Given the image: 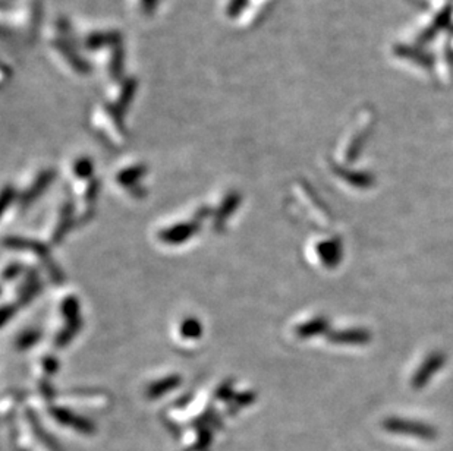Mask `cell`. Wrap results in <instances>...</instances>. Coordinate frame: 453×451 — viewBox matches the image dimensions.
Masks as SVG:
<instances>
[{"label":"cell","instance_id":"6da1fadb","mask_svg":"<svg viewBox=\"0 0 453 451\" xmlns=\"http://www.w3.org/2000/svg\"><path fill=\"white\" fill-rule=\"evenodd\" d=\"M56 319L58 322L62 321V324L56 327L54 343H56V346H65V343L77 334L75 331L80 326V305L75 296H62V299L58 302Z\"/></svg>","mask_w":453,"mask_h":451},{"label":"cell","instance_id":"7a4b0ae2","mask_svg":"<svg viewBox=\"0 0 453 451\" xmlns=\"http://www.w3.org/2000/svg\"><path fill=\"white\" fill-rule=\"evenodd\" d=\"M172 336L178 346H182L187 349L195 346L197 343L201 341L203 338L201 322L191 315L179 318L172 330Z\"/></svg>","mask_w":453,"mask_h":451},{"label":"cell","instance_id":"3957f363","mask_svg":"<svg viewBox=\"0 0 453 451\" xmlns=\"http://www.w3.org/2000/svg\"><path fill=\"white\" fill-rule=\"evenodd\" d=\"M72 219V205L68 203L59 204L50 212L44 226V238L50 243L61 241L62 234L68 230V220Z\"/></svg>","mask_w":453,"mask_h":451},{"label":"cell","instance_id":"277c9868","mask_svg":"<svg viewBox=\"0 0 453 451\" xmlns=\"http://www.w3.org/2000/svg\"><path fill=\"white\" fill-rule=\"evenodd\" d=\"M194 222H176L157 231V239L165 245H182L197 233Z\"/></svg>","mask_w":453,"mask_h":451},{"label":"cell","instance_id":"5b68a950","mask_svg":"<svg viewBox=\"0 0 453 451\" xmlns=\"http://www.w3.org/2000/svg\"><path fill=\"white\" fill-rule=\"evenodd\" d=\"M144 173H146V167L141 165H131L122 167L115 174V184L130 196H141L142 188L139 186V179H142Z\"/></svg>","mask_w":453,"mask_h":451},{"label":"cell","instance_id":"8992f818","mask_svg":"<svg viewBox=\"0 0 453 451\" xmlns=\"http://www.w3.org/2000/svg\"><path fill=\"white\" fill-rule=\"evenodd\" d=\"M180 383L179 375H170V376H160L156 381H151L147 387V394L151 399H157V397L163 395L166 390H170L173 387H178Z\"/></svg>","mask_w":453,"mask_h":451}]
</instances>
